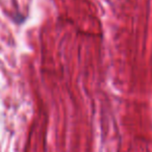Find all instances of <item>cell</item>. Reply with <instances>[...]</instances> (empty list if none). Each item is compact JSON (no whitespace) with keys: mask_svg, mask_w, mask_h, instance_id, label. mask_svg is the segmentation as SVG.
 <instances>
[]
</instances>
